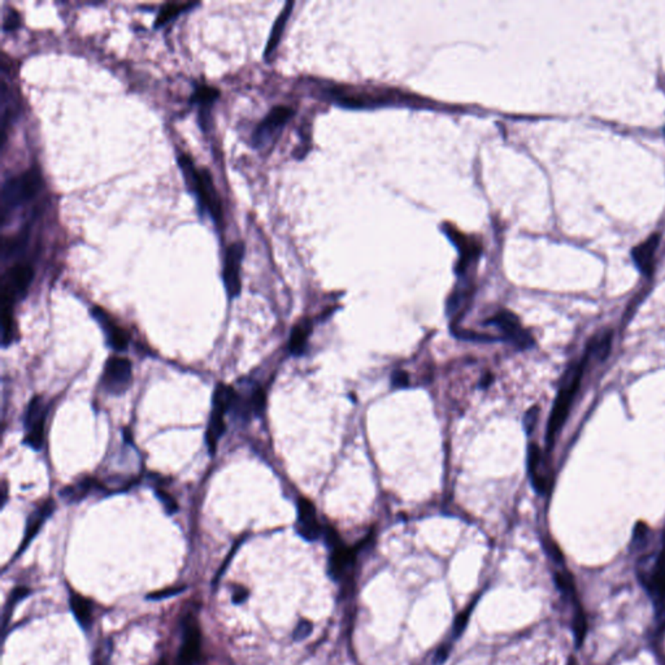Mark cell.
Returning <instances> with one entry per match:
<instances>
[{"mask_svg": "<svg viewBox=\"0 0 665 665\" xmlns=\"http://www.w3.org/2000/svg\"><path fill=\"white\" fill-rule=\"evenodd\" d=\"M469 612H470V610L461 612V613L458 615L456 621H455V625H454V636H455L456 638L460 637V634L463 633V630H464L465 625H467L468 619H469Z\"/></svg>", "mask_w": 665, "mask_h": 665, "instance_id": "cell-35", "label": "cell"}, {"mask_svg": "<svg viewBox=\"0 0 665 665\" xmlns=\"http://www.w3.org/2000/svg\"><path fill=\"white\" fill-rule=\"evenodd\" d=\"M241 543H242V542H237V545H235V546L233 547V550L230 551V555H227V557L225 559V563L223 564V566H221V568L217 570L216 575H215V578H214V582H212L214 590H216L217 584H220V581H221L223 575H225V570H226V568H227V566L230 564V561L233 560V556L235 555V552H237V549H238V546H241Z\"/></svg>", "mask_w": 665, "mask_h": 665, "instance_id": "cell-32", "label": "cell"}, {"mask_svg": "<svg viewBox=\"0 0 665 665\" xmlns=\"http://www.w3.org/2000/svg\"><path fill=\"white\" fill-rule=\"evenodd\" d=\"M202 657V631L197 619L186 615L182 620V642L178 665H197Z\"/></svg>", "mask_w": 665, "mask_h": 665, "instance_id": "cell-8", "label": "cell"}, {"mask_svg": "<svg viewBox=\"0 0 665 665\" xmlns=\"http://www.w3.org/2000/svg\"><path fill=\"white\" fill-rule=\"evenodd\" d=\"M43 181L41 172L36 167L27 172L9 177L3 185L1 190V221L7 224L10 215L27 204L42 189Z\"/></svg>", "mask_w": 665, "mask_h": 665, "instance_id": "cell-2", "label": "cell"}, {"mask_svg": "<svg viewBox=\"0 0 665 665\" xmlns=\"http://www.w3.org/2000/svg\"><path fill=\"white\" fill-rule=\"evenodd\" d=\"M30 230L31 225L27 223L25 226H22L18 233L7 237L3 242V260L8 261L13 259H18L24 252L27 251L29 239H30Z\"/></svg>", "mask_w": 665, "mask_h": 665, "instance_id": "cell-19", "label": "cell"}, {"mask_svg": "<svg viewBox=\"0 0 665 665\" xmlns=\"http://www.w3.org/2000/svg\"><path fill=\"white\" fill-rule=\"evenodd\" d=\"M91 315L100 325L102 330L106 335L108 346L116 351H124L127 349V346H129L127 332L120 325L117 324L116 321L104 309H102L99 307H94L91 309Z\"/></svg>", "mask_w": 665, "mask_h": 665, "instance_id": "cell-13", "label": "cell"}, {"mask_svg": "<svg viewBox=\"0 0 665 665\" xmlns=\"http://www.w3.org/2000/svg\"><path fill=\"white\" fill-rule=\"evenodd\" d=\"M111 648V643H107L97 651L95 662L92 665H109V654H111V648Z\"/></svg>", "mask_w": 665, "mask_h": 665, "instance_id": "cell-34", "label": "cell"}, {"mask_svg": "<svg viewBox=\"0 0 665 665\" xmlns=\"http://www.w3.org/2000/svg\"><path fill=\"white\" fill-rule=\"evenodd\" d=\"M294 111L288 107H276L261 121L252 134V146L255 148H265L279 138L285 124L293 117Z\"/></svg>", "mask_w": 665, "mask_h": 665, "instance_id": "cell-6", "label": "cell"}, {"mask_svg": "<svg viewBox=\"0 0 665 665\" xmlns=\"http://www.w3.org/2000/svg\"><path fill=\"white\" fill-rule=\"evenodd\" d=\"M69 606L73 615L83 629H89L92 624V604L89 599L76 592L69 595Z\"/></svg>", "mask_w": 665, "mask_h": 665, "instance_id": "cell-21", "label": "cell"}, {"mask_svg": "<svg viewBox=\"0 0 665 665\" xmlns=\"http://www.w3.org/2000/svg\"><path fill=\"white\" fill-rule=\"evenodd\" d=\"M54 502H52V500H47L46 503L42 504L39 508H36V511L30 514V517H29V520H27V522L24 540L21 542V546H20V549H18L16 556L21 555V554L27 549V546L30 545V542L34 540V537L38 534L39 529L42 528V525H43L46 520L54 513Z\"/></svg>", "mask_w": 665, "mask_h": 665, "instance_id": "cell-18", "label": "cell"}, {"mask_svg": "<svg viewBox=\"0 0 665 665\" xmlns=\"http://www.w3.org/2000/svg\"><path fill=\"white\" fill-rule=\"evenodd\" d=\"M47 407L41 396L31 399L25 414V443L31 449H41L45 442V424Z\"/></svg>", "mask_w": 665, "mask_h": 665, "instance_id": "cell-9", "label": "cell"}, {"mask_svg": "<svg viewBox=\"0 0 665 665\" xmlns=\"http://www.w3.org/2000/svg\"><path fill=\"white\" fill-rule=\"evenodd\" d=\"M293 6L294 3L293 1H288V4L285 6V8L282 9V12L279 13V18L276 20L274 25L272 27V33H270V39H268V45H267V48H265V56L268 57L270 55L273 54V51L276 50V47L279 46V39L282 36V33H284V29L286 27V22H288V16L291 13V9H293Z\"/></svg>", "mask_w": 665, "mask_h": 665, "instance_id": "cell-23", "label": "cell"}, {"mask_svg": "<svg viewBox=\"0 0 665 665\" xmlns=\"http://www.w3.org/2000/svg\"><path fill=\"white\" fill-rule=\"evenodd\" d=\"M34 277V270L29 262L18 261L9 268L1 282V307L13 308V304L27 295Z\"/></svg>", "mask_w": 665, "mask_h": 665, "instance_id": "cell-5", "label": "cell"}, {"mask_svg": "<svg viewBox=\"0 0 665 665\" xmlns=\"http://www.w3.org/2000/svg\"><path fill=\"white\" fill-rule=\"evenodd\" d=\"M133 379L132 363L125 358H109L104 365L102 384L104 390L112 396L125 393Z\"/></svg>", "mask_w": 665, "mask_h": 665, "instance_id": "cell-7", "label": "cell"}, {"mask_svg": "<svg viewBox=\"0 0 665 665\" xmlns=\"http://www.w3.org/2000/svg\"><path fill=\"white\" fill-rule=\"evenodd\" d=\"M244 253V243L234 242L230 244L225 253L224 279L226 293L230 298H235L241 293V264Z\"/></svg>", "mask_w": 665, "mask_h": 665, "instance_id": "cell-10", "label": "cell"}, {"mask_svg": "<svg viewBox=\"0 0 665 665\" xmlns=\"http://www.w3.org/2000/svg\"><path fill=\"white\" fill-rule=\"evenodd\" d=\"M218 95H220V91L216 90L215 88L199 86L198 89L194 92L191 100L198 103L199 106H202V107H207L218 98Z\"/></svg>", "mask_w": 665, "mask_h": 665, "instance_id": "cell-27", "label": "cell"}, {"mask_svg": "<svg viewBox=\"0 0 665 665\" xmlns=\"http://www.w3.org/2000/svg\"><path fill=\"white\" fill-rule=\"evenodd\" d=\"M659 243H660V234H651L646 241H643L638 246H636L631 251L633 260L637 264V267L643 274L650 276L654 270L655 255H657Z\"/></svg>", "mask_w": 665, "mask_h": 665, "instance_id": "cell-17", "label": "cell"}, {"mask_svg": "<svg viewBox=\"0 0 665 665\" xmlns=\"http://www.w3.org/2000/svg\"><path fill=\"white\" fill-rule=\"evenodd\" d=\"M311 631H312V624H311L309 621H300V622L298 624L295 630H294V634H293L294 640L300 642V640L306 639L307 637L311 634Z\"/></svg>", "mask_w": 665, "mask_h": 665, "instance_id": "cell-33", "label": "cell"}, {"mask_svg": "<svg viewBox=\"0 0 665 665\" xmlns=\"http://www.w3.org/2000/svg\"><path fill=\"white\" fill-rule=\"evenodd\" d=\"M29 594H30V590H29L27 587H24V586L16 587V589L10 593L9 601L7 602V606H6V608H4V613H3V628H4V631H6L7 626H8L9 620H10V617H12V613H13L15 607L18 606V602H21L22 599H25Z\"/></svg>", "mask_w": 665, "mask_h": 665, "instance_id": "cell-26", "label": "cell"}, {"mask_svg": "<svg viewBox=\"0 0 665 665\" xmlns=\"http://www.w3.org/2000/svg\"><path fill=\"white\" fill-rule=\"evenodd\" d=\"M473 293H475L473 284L463 279L449 295V302H447V315L454 323H458V320L465 315L468 308L470 306Z\"/></svg>", "mask_w": 665, "mask_h": 665, "instance_id": "cell-15", "label": "cell"}, {"mask_svg": "<svg viewBox=\"0 0 665 665\" xmlns=\"http://www.w3.org/2000/svg\"><path fill=\"white\" fill-rule=\"evenodd\" d=\"M449 651H451V646H449V645H443V646L438 648V651L435 652V657H434V664H443V663L447 660V657H449Z\"/></svg>", "mask_w": 665, "mask_h": 665, "instance_id": "cell-38", "label": "cell"}, {"mask_svg": "<svg viewBox=\"0 0 665 665\" xmlns=\"http://www.w3.org/2000/svg\"><path fill=\"white\" fill-rule=\"evenodd\" d=\"M186 590V586H182V587H171V589H165V590H162V592H155V593L150 594L147 596L148 601H162V599H167V598H171V596H174V595H178V594H182Z\"/></svg>", "mask_w": 665, "mask_h": 665, "instance_id": "cell-30", "label": "cell"}, {"mask_svg": "<svg viewBox=\"0 0 665 665\" xmlns=\"http://www.w3.org/2000/svg\"><path fill=\"white\" fill-rule=\"evenodd\" d=\"M486 323L499 328L504 332V338L512 342L519 349H528L533 344L531 334L522 329L519 318L510 311H499Z\"/></svg>", "mask_w": 665, "mask_h": 665, "instance_id": "cell-11", "label": "cell"}, {"mask_svg": "<svg viewBox=\"0 0 665 665\" xmlns=\"http://www.w3.org/2000/svg\"><path fill=\"white\" fill-rule=\"evenodd\" d=\"M297 531L304 540H316L323 534V528L317 520L315 505L306 498L298 500Z\"/></svg>", "mask_w": 665, "mask_h": 665, "instance_id": "cell-12", "label": "cell"}, {"mask_svg": "<svg viewBox=\"0 0 665 665\" xmlns=\"http://www.w3.org/2000/svg\"><path fill=\"white\" fill-rule=\"evenodd\" d=\"M643 584L657 604H665V549L657 557L650 575L643 577Z\"/></svg>", "mask_w": 665, "mask_h": 665, "instance_id": "cell-16", "label": "cell"}, {"mask_svg": "<svg viewBox=\"0 0 665 665\" xmlns=\"http://www.w3.org/2000/svg\"><path fill=\"white\" fill-rule=\"evenodd\" d=\"M311 332H312V323L307 318L295 325V328L293 329V332L290 335V343H288V349L293 355L299 356L304 352Z\"/></svg>", "mask_w": 665, "mask_h": 665, "instance_id": "cell-22", "label": "cell"}, {"mask_svg": "<svg viewBox=\"0 0 665 665\" xmlns=\"http://www.w3.org/2000/svg\"><path fill=\"white\" fill-rule=\"evenodd\" d=\"M20 27V15L15 9H8L7 15L4 18V24H3V30L4 31H13Z\"/></svg>", "mask_w": 665, "mask_h": 665, "instance_id": "cell-31", "label": "cell"}, {"mask_svg": "<svg viewBox=\"0 0 665 665\" xmlns=\"http://www.w3.org/2000/svg\"><path fill=\"white\" fill-rule=\"evenodd\" d=\"M391 381H393V386L398 387V388H403V387L408 386L410 384V378H408V374L403 372V370H396L391 377Z\"/></svg>", "mask_w": 665, "mask_h": 665, "instance_id": "cell-37", "label": "cell"}, {"mask_svg": "<svg viewBox=\"0 0 665 665\" xmlns=\"http://www.w3.org/2000/svg\"><path fill=\"white\" fill-rule=\"evenodd\" d=\"M584 363H586V358L578 367H575L569 372V377L564 381L563 386L557 394L556 400H555L554 407H552V412L550 416L547 433H546V442H547L549 449L554 446L557 433L560 432V429L563 428L566 417L569 414L570 405L573 403V399H575V394H577L580 385H581V381H582Z\"/></svg>", "mask_w": 665, "mask_h": 665, "instance_id": "cell-3", "label": "cell"}, {"mask_svg": "<svg viewBox=\"0 0 665 665\" xmlns=\"http://www.w3.org/2000/svg\"><path fill=\"white\" fill-rule=\"evenodd\" d=\"M94 486H95L94 479H90V478L82 479L81 482H78L76 485L68 486V487H65L64 490H62V498H64L69 503L80 502L85 496H88Z\"/></svg>", "mask_w": 665, "mask_h": 665, "instance_id": "cell-25", "label": "cell"}, {"mask_svg": "<svg viewBox=\"0 0 665 665\" xmlns=\"http://www.w3.org/2000/svg\"><path fill=\"white\" fill-rule=\"evenodd\" d=\"M178 164L186 185L198 198L199 207L206 209L217 226L223 225V206L217 194L212 177L207 169H198L189 155L181 153Z\"/></svg>", "mask_w": 665, "mask_h": 665, "instance_id": "cell-1", "label": "cell"}, {"mask_svg": "<svg viewBox=\"0 0 665 665\" xmlns=\"http://www.w3.org/2000/svg\"><path fill=\"white\" fill-rule=\"evenodd\" d=\"M584 629H586V621H584V615L580 612V613H577L575 619V638L578 642H581L584 639Z\"/></svg>", "mask_w": 665, "mask_h": 665, "instance_id": "cell-36", "label": "cell"}, {"mask_svg": "<svg viewBox=\"0 0 665 665\" xmlns=\"http://www.w3.org/2000/svg\"><path fill=\"white\" fill-rule=\"evenodd\" d=\"M538 417H540V408L538 407H533L531 408L525 417H524V428H525V432L528 434H531L536 425H537V421H538Z\"/></svg>", "mask_w": 665, "mask_h": 665, "instance_id": "cell-29", "label": "cell"}, {"mask_svg": "<svg viewBox=\"0 0 665 665\" xmlns=\"http://www.w3.org/2000/svg\"><path fill=\"white\" fill-rule=\"evenodd\" d=\"M158 665H168V663H167L165 660H162V662H160V663H159Z\"/></svg>", "mask_w": 665, "mask_h": 665, "instance_id": "cell-40", "label": "cell"}, {"mask_svg": "<svg viewBox=\"0 0 665 665\" xmlns=\"http://www.w3.org/2000/svg\"><path fill=\"white\" fill-rule=\"evenodd\" d=\"M528 470L533 487L538 494H545L549 490V473L543 461V455L538 444L531 443L528 449Z\"/></svg>", "mask_w": 665, "mask_h": 665, "instance_id": "cell-14", "label": "cell"}, {"mask_svg": "<svg viewBox=\"0 0 665 665\" xmlns=\"http://www.w3.org/2000/svg\"><path fill=\"white\" fill-rule=\"evenodd\" d=\"M155 493H156L158 499L162 502L168 514H173V513H176L178 511V504H177V502L174 500V498H173L169 493L164 491L162 489H158Z\"/></svg>", "mask_w": 665, "mask_h": 665, "instance_id": "cell-28", "label": "cell"}, {"mask_svg": "<svg viewBox=\"0 0 665 665\" xmlns=\"http://www.w3.org/2000/svg\"><path fill=\"white\" fill-rule=\"evenodd\" d=\"M248 595H250V593H248L247 589H244L242 586H238V587L234 590L232 601H233L234 604H242L243 602L247 601Z\"/></svg>", "mask_w": 665, "mask_h": 665, "instance_id": "cell-39", "label": "cell"}, {"mask_svg": "<svg viewBox=\"0 0 665 665\" xmlns=\"http://www.w3.org/2000/svg\"><path fill=\"white\" fill-rule=\"evenodd\" d=\"M355 560V552L344 547L342 543L332 549V555L329 559V575L334 580H340L346 570L352 566Z\"/></svg>", "mask_w": 665, "mask_h": 665, "instance_id": "cell-20", "label": "cell"}, {"mask_svg": "<svg viewBox=\"0 0 665 665\" xmlns=\"http://www.w3.org/2000/svg\"><path fill=\"white\" fill-rule=\"evenodd\" d=\"M235 398H237V393H235L233 387L220 384L215 388L214 402H212V412H211L207 434H206L207 447L212 455L216 451L217 442L225 433V428H226L225 414L233 408Z\"/></svg>", "mask_w": 665, "mask_h": 665, "instance_id": "cell-4", "label": "cell"}, {"mask_svg": "<svg viewBox=\"0 0 665 665\" xmlns=\"http://www.w3.org/2000/svg\"><path fill=\"white\" fill-rule=\"evenodd\" d=\"M195 6H197V3H191V4L190 3H181V4L180 3H169V4L162 6V8L159 12V16L156 18L155 27H160L165 25V24H168L173 18L180 16L182 12L192 8Z\"/></svg>", "mask_w": 665, "mask_h": 665, "instance_id": "cell-24", "label": "cell"}]
</instances>
